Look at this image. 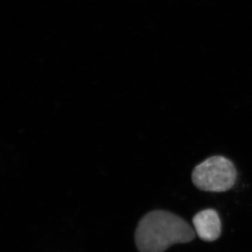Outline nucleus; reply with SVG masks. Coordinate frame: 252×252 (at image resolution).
<instances>
[{"mask_svg": "<svg viewBox=\"0 0 252 252\" xmlns=\"http://www.w3.org/2000/svg\"><path fill=\"white\" fill-rule=\"evenodd\" d=\"M135 235L140 252H163L174 244L191 241L195 231L175 214L154 210L141 219Z\"/></svg>", "mask_w": 252, "mask_h": 252, "instance_id": "1", "label": "nucleus"}, {"mask_svg": "<svg viewBox=\"0 0 252 252\" xmlns=\"http://www.w3.org/2000/svg\"><path fill=\"white\" fill-rule=\"evenodd\" d=\"M192 182L200 190L207 192H225L235 185L237 171L229 159L220 156L212 157L194 168Z\"/></svg>", "mask_w": 252, "mask_h": 252, "instance_id": "2", "label": "nucleus"}, {"mask_svg": "<svg viewBox=\"0 0 252 252\" xmlns=\"http://www.w3.org/2000/svg\"><path fill=\"white\" fill-rule=\"evenodd\" d=\"M195 233L205 241H215L220 238L221 223L218 213L212 209L198 212L193 218Z\"/></svg>", "mask_w": 252, "mask_h": 252, "instance_id": "3", "label": "nucleus"}]
</instances>
